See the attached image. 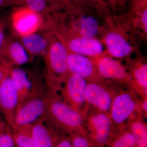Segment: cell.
<instances>
[{
  "mask_svg": "<svg viewBox=\"0 0 147 147\" xmlns=\"http://www.w3.org/2000/svg\"><path fill=\"white\" fill-rule=\"evenodd\" d=\"M52 33L50 30L42 27L36 32L18 38L32 57H44L49 47Z\"/></svg>",
  "mask_w": 147,
  "mask_h": 147,
  "instance_id": "obj_14",
  "label": "cell"
},
{
  "mask_svg": "<svg viewBox=\"0 0 147 147\" xmlns=\"http://www.w3.org/2000/svg\"><path fill=\"white\" fill-rule=\"evenodd\" d=\"M141 23L145 33H147V9L144 8L141 14Z\"/></svg>",
  "mask_w": 147,
  "mask_h": 147,
  "instance_id": "obj_30",
  "label": "cell"
},
{
  "mask_svg": "<svg viewBox=\"0 0 147 147\" xmlns=\"http://www.w3.org/2000/svg\"><path fill=\"white\" fill-rule=\"evenodd\" d=\"M116 93L94 79L88 82L86 93L88 105L96 110L109 114Z\"/></svg>",
  "mask_w": 147,
  "mask_h": 147,
  "instance_id": "obj_10",
  "label": "cell"
},
{
  "mask_svg": "<svg viewBox=\"0 0 147 147\" xmlns=\"http://www.w3.org/2000/svg\"><path fill=\"white\" fill-rule=\"evenodd\" d=\"M141 102L132 92L116 93L109 113L113 126H123L131 119L138 110H141Z\"/></svg>",
  "mask_w": 147,
  "mask_h": 147,
  "instance_id": "obj_5",
  "label": "cell"
},
{
  "mask_svg": "<svg viewBox=\"0 0 147 147\" xmlns=\"http://www.w3.org/2000/svg\"><path fill=\"white\" fill-rule=\"evenodd\" d=\"M72 1L78 7H81L84 5V3H85V1H88V0H72Z\"/></svg>",
  "mask_w": 147,
  "mask_h": 147,
  "instance_id": "obj_33",
  "label": "cell"
},
{
  "mask_svg": "<svg viewBox=\"0 0 147 147\" xmlns=\"http://www.w3.org/2000/svg\"><path fill=\"white\" fill-rule=\"evenodd\" d=\"M90 2H91L93 5L96 6L97 5H100L102 3V0H88Z\"/></svg>",
  "mask_w": 147,
  "mask_h": 147,
  "instance_id": "obj_34",
  "label": "cell"
},
{
  "mask_svg": "<svg viewBox=\"0 0 147 147\" xmlns=\"http://www.w3.org/2000/svg\"><path fill=\"white\" fill-rule=\"evenodd\" d=\"M13 66L4 59L0 57V85L4 79L10 74Z\"/></svg>",
  "mask_w": 147,
  "mask_h": 147,
  "instance_id": "obj_26",
  "label": "cell"
},
{
  "mask_svg": "<svg viewBox=\"0 0 147 147\" xmlns=\"http://www.w3.org/2000/svg\"><path fill=\"white\" fill-rule=\"evenodd\" d=\"M88 138L97 147L110 145L113 139L114 127L109 114L96 111L87 118Z\"/></svg>",
  "mask_w": 147,
  "mask_h": 147,
  "instance_id": "obj_6",
  "label": "cell"
},
{
  "mask_svg": "<svg viewBox=\"0 0 147 147\" xmlns=\"http://www.w3.org/2000/svg\"><path fill=\"white\" fill-rule=\"evenodd\" d=\"M7 123L4 119L3 117L0 113V134L5 129Z\"/></svg>",
  "mask_w": 147,
  "mask_h": 147,
  "instance_id": "obj_32",
  "label": "cell"
},
{
  "mask_svg": "<svg viewBox=\"0 0 147 147\" xmlns=\"http://www.w3.org/2000/svg\"><path fill=\"white\" fill-rule=\"evenodd\" d=\"M22 4L21 0H0V9L11 6L19 5Z\"/></svg>",
  "mask_w": 147,
  "mask_h": 147,
  "instance_id": "obj_28",
  "label": "cell"
},
{
  "mask_svg": "<svg viewBox=\"0 0 147 147\" xmlns=\"http://www.w3.org/2000/svg\"><path fill=\"white\" fill-rule=\"evenodd\" d=\"M73 147H97L87 137L86 133L76 132L67 136Z\"/></svg>",
  "mask_w": 147,
  "mask_h": 147,
  "instance_id": "obj_24",
  "label": "cell"
},
{
  "mask_svg": "<svg viewBox=\"0 0 147 147\" xmlns=\"http://www.w3.org/2000/svg\"><path fill=\"white\" fill-rule=\"evenodd\" d=\"M45 117L51 125L63 136L78 132L86 133L84 116L67 104L58 93L47 95Z\"/></svg>",
  "mask_w": 147,
  "mask_h": 147,
  "instance_id": "obj_2",
  "label": "cell"
},
{
  "mask_svg": "<svg viewBox=\"0 0 147 147\" xmlns=\"http://www.w3.org/2000/svg\"><path fill=\"white\" fill-rule=\"evenodd\" d=\"M31 125L11 129L14 147H34L32 139Z\"/></svg>",
  "mask_w": 147,
  "mask_h": 147,
  "instance_id": "obj_20",
  "label": "cell"
},
{
  "mask_svg": "<svg viewBox=\"0 0 147 147\" xmlns=\"http://www.w3.org/2000/svg\"><path fill=\"white\" fill-rule=\"evenodd\" d=\"M135 88L143 98L147 97V65L140 63L135 66L130 74Z\"/></svg>",
  "mask_w": 147,
  "mask_h": 147,
  "instance_id": "obj_18",
  "label": "cell"
},
{
  "mask_svg": "<svg viewBox=\"0 0 147 147\" xmlns=\"http://www.w3.org/2000/svg\"><path fill=\"white\" fill-rule=\"evenodd\" d=\"M57 36L63 42L69 53L87 57H94L99 56L104 51L102 42L96 38H89L79 36Z\"/></svg>",
  "mask_w": 147,
  "mask_h": 147,
  "instance_id": "obj_11",
  "label": "cell"
},
{
  "mask_svg": "<svg viewBox=\"0 0 147 147\" xmlns=\"http://www.w3.org/2000/svg\"><path fill=\"white\" fill-rule=\"evenodd\" d=\"M110 147H137L136 141L129 130L123 131L110 144Z\"/></svg>",
  "mask_w": 147,
  "mask_h": 147,
  "instance_id": "obj_23",
  "label": "cell"
},
{
  "mask_svg": "<svg viewBox=\"0 0 147 147\" xmlns=\"http://www.w3.org/2000/svg\"><path fill=\"white\" fill-rule=\"evenodd\" d=\"M67 65L69 73L80 75L88 81L93 80L97 72L91 60L88 57L79 54L68 52Z\"/></svg>",
  "mask_w": 147,
  "mask_h": 147,
  "instance_id": "obj_16",
  "label": "cell"
},
{
  "mask_svg": "<svg viewBox=\"0 0 147 147\" xmlns=\"http://www.w3.org/2000/svg\"><path fill=\"white\" fill-rule=\"evenodd\" d=\"M104 42L109 53L116 58L125 57L132 52V47L124 36L116 31H111L105 36Z\"/></svg>",
  "mask_w": 147,
  "mask_h": 147,
  "instance_id": "obj_17",
  "label": "cell"
},
{
  "mask_svg": "<svg viewBox=\"0 0 147 147\" xmlns=\"http://www.w3.org/2000/svg\"><path fill=\"white\" fill-rule=\"evenodd\" d=\"M47 103V95L38 96L27 100L17 110L14 126L11 129L32 125L44 117Z\"/></svg>",
  "mask_w": 147,
  "mask_h": 147,
  "instance_id": "obj_7",
  "label": "cell"
},
{
  "mask_svg": "<svg viewBox=\"0 0 147 147\" xmlns=\"http://www.w3.org/2000/svg\"><path fill=\"white\" fill-rule=\"evenodd\" d=\"M4 27V23L0 22V56L2 53L7 38L5 34Z\"/></svg>",
  "mask_w": 147,
  "mask_h": 147,
  "instance_id": "obj_27",
  "label": "cell"
},
{
  "mask_svg": "<svg viewBox=\"0 0 147 147\" xmlns=\"http://www.w3.org/2000/svg\"><path fill=\"white\" fill-rule=\"evenodd\" d=\"M55 147H73L67 136H63Z\"/></svg>",
  "mask_w": 147,
  "mask_h": 147,
  "instance_id": "obj_29",
  "label": "cell"
},
{
  "mask_svg": "<svg viewBox=\"0 0 147 147\" xmlns=\"http://www.w3.org/2000/svg\"><path fill=\"white\" fill-rule=\"evenodd\" d=\"M10 75L18 93L17 110L29 99L47 95L44 78L35 71L20 67H13Z\"/></svg>",
  "mask_w": 147,
  "mask_h": 147,
  "instance_id": "obj_3",
  "label": "cell"
},
{
  "mask_svg": "<svg viewBox=\"0 0 147 147\" xmlns=\"http://www.w3.org/2000/svg\"><path fill=\"white\" fill-rule=\"evenodd\" d=\"M0 147H14L11 129L7 124L5 129L0 134Z\"/></svg>",
  "mask_w": 147,
  "mask_h": 147,
  "instance_id": "obj_25",
  "label": "cell"
},
{
  "mask_svg": "<svg viewBox=\"0 0 147 147\" xmlns=\"http://www.w3.org/2000/svg\"><path fill=\"white\" fill-rule=\"evenodd\" d=\"M11 22L17 37L36 32L43 25L42 17L26 7L18 8L13 11Z\"/></svg>",
  "mask_w": 147,
  "mask_h": 147,
  "instance_id": "obj_9",
  "label": "cell"
},
{
  "mask_svg": "<svg viewBox=\"0 0 147 147\" xmlns=\"http://www.w3.org/2000/svg\"><path fill=\"white\" fill-rule=\"evenodd\" d=\"M129 121V130L134 137L137 147H147L146 124L139 117Z\"/></svg>",
  "mask_w": 147,
  "mask_h": 147,
  "instance_id": "obj_19",
  "label": "cell"
},
{
  "mask_svg": "<svg viewBox=\"0 0 147 147\" xmlns=\"http://www.w3.org/2000/svg\"><path fill=\"white\" fill-rule=\"evenodd\" d=\"M68 51L63 42L52 32L49 47L44 55V78L47 95L58 93L69 74Z\"/></svg>",
  "mask_w": 147,
  "mask_h": 147,
  "instance_id": "obj_1",
  "label": "cell"
},
{
  "mask_svg": "<svg viewBox=\"0 0 147 147\" xmlns=\"http://www.w3.org/2000/svg\"><path fill=\"white\" fill-rule=\"evenodd\" d=\"M31 131L34 147H55L63 136L51 125L45 116L32 125Z\"/></svg>",
  "mask_w": 147,
  "mask_h": 147,
  "instance_id": "obj_13",
  "label": "cell"
},
{
  "mask_svg": "<svg viewBox=\"0 0 147 147\" xmlns=\"http://www.w3.org/2000/svg\"><path fill=\"white\" fill-rule=\"evenodd\" d=\"M95 65L98 74L102 78L129 84L135 88L130 74L115 59L108 57H101Z\"/></svg>",
  "mask_w": 147,
  "mask_h": 147,
  "instance_id": "obj_12",
  "label": "cell"
},
{
  "mask_svg": "<svg viewBox=\"0 0 147 147\" xmlns=\"http://www.w3.org/2000/svg\"><path fill=\"white\" fill-rule=\"evenodd\" d=\"M147 97L144 98L140 103V109L145 115H146L147 112Z\"/></svg>",
  "mask_w": 147,
  "mask_h": 147,
  "instance_id": "obj_31",
  "label": "cell"
},
{
  "mask_svg": "<svg viewBox=\"0 0 147 147\" xmlns=\"http://www.w3.org/2000/svg\"><path fill=\"white\" fill-rule=\"evenodd\" d=\"M46 1L53 13L71 12L80 8L72 0H46Z\"/></svg>",
  "mask_w": 147,
  "mask_h": 147,
  "instance_id": "obj_22",
  "label": "cell"
},
{
  "mask_svg": "<svg viewBox=\"0 0 147 147\" xmlns=\"http://www.w3.org/2000/svg\"><path fill=\"white\" fill-rule=\"evenodd\" d=\"M88 82L80 75L69 73L59 91L63 99L84 118L88 111L86 93Z\"/></svg>",
  "mask_w": 147,
  "mask_h": 147,
  "instance_id": "obj_4",
  "label": "cell"
},
{
  "mask_svg": "<svg viewBox=\"0 0 147 147\" xmlns=\"http://www.w3.org/2000/svg\"><path fill=\"white\" fill-rule=\"evenodd\" d=\"M23 3L25 7L41 16L43 22L50 18L53 13L46 0H23Z\"/></svg>",
  "mask_w": 147,
  "mask_h": 147,
  "instance_id": "obj_21",
  "label": "cell"
},
{
  "mask_svg": "<svg viewBox=\"0 0 147 147\" xmlns=\"http://www.w3.org/2000/svg\"><path fill=\"white\" fill-rule=\"evenodd\" d=\"M18 104V93L9 74L0 85V113L11 128L14 126Z\"/></svg>",
  "mask_w": 147,
  "mask_h": 147,
  "instance_id": "obj_8",
  "label": "cell"
},
{
  "mask_svg": "<svg viewBox=\"0 0 147 147\" xmlns=\"http://www.w3.org/2000/svg\"><path fill=\"white\" fill-rule=\"evenodd\" d=\"M21 1L22 2V3H23V0H21Z\"/></svg>",
  "mask_w": 147,
  "mask_h": 147,
  "instance_id": "obj_35",
  "label": "cell"
},
{
  "mask_svg": "<svg viewBox=\"0 0 147 147\" xmlns=\"http://www.w3.org/2000/svg\"><path fill=\"white\" fill-rule=\"evenodd\" d=\"M0 57L13 67H20L31 61L32 57L18 39L7 38Z\"/></svg>",
  "mask_w": 147,
  "mask_h": 147,
  "instance_id": "obj_15",
  "label": "cell"
}]
</instances>
